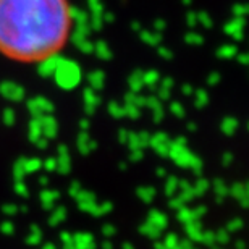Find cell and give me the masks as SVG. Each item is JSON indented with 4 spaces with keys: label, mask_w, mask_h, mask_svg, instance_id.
<instances>
[{
    "label": "cell",
    "mask_w": 249,
    "mask_h": 249,
    "mask_svg": "<svg viewBox=\"0 0 249 249\" xmlns=\"http://www.w3.org/2000/svg\"><path fill=\"white\" fill-rule=\"evenodd\" d=\"M112 202H101V204H96V207H94V211L91 212V215L94 217H104L107 215V213L112 212Z\"/></svg>",
    "instance_id": "cell-25"
},
{
    "label": "cell",
    "mask_w": 249,
    "mask_h": 249,
    "mask_svg": "<svg viewBox=\"0 0 249 249\" xmlns=\"http://www.w3.org/2000/svg\"><path fill=\"white\" fill-rule=\"evenodd\" d=\"M129 149H144L141 146V141H139V136L138 133H128V138H126V142Z\"/></svg>",
    "instance_id": "cell-28"
},
{
    "label": "cell",
    "mask_w": 249,
    "mask_h": 249,
    "mask_svg": "<svg viewBox=\"0 0 249 249\" xmlns=\"http://www.w3.org/2000/svg\"><path fill=\"white\" fill-rule=\"evenodd\" d=\"M15 193L18 194V196H21V197H29V188L26 186V183H24L23 180H19V181H15Z\"/></svg>",
    "instance_id": "cell-30"
},
{
    "label": "cell",
    "mask_w": 249,
    "mask_h": 249,
    "mask_svg": "<svg viewBox=\"0 0 249 249\" xmlns=\"http://www.w3.org/2000/svg\"><path fill=\"white\" fill-rule=\"evenodd\" d=\"M209 188H211V183H209V180H206V178H202V177H199L196 183L193 185V191H194V196H204L207 191H209Z\"/></svg>",
    "instance_id": "cell-20"
},
{
    "label": "cell",
    "mask_w": 249,
    "mask_h": 249,
    "mask_svg": "<svg viewBox=\"0 0 249 249\" xmlns=\"http://www.w3.org/2000/svg\"><path fill=\"white\" fill-rule=\"evenodd\" d=\"M147 222L156 225L157 228H160L163 231L168 225V217L162 211H159V209H152V211L147 213Z\"/></svg>",
    "instance_id": "cell-10"
},
{
    "label": "cell",
    "mask_w": 249,
    "mask_h": 249,
    "mask_svg": "<svg viewBox=\"0 0 249 249\" xmlns=\"http://www.w3.org/2000/svg\"><path fill=\"white\" fill-rule=\"evenodd\" d=\"M68 217L67 207L65 206H55L51 211V217H49V225L51 227H58L62 222H65V218Z\"/></svg>",
    "instance_id": "cell-11"
},
{
    "label": "cell",
    "mask_w": 249,
    "mask_h": 249,
    "mask_svg": "<svg viewBox=\"0 0 249 249\" xmlns=\"http://www.w3.org/2000/svg\"><path fill=\"white\" fill-rule=\"evenodd\" d=\"M41 126H42V136L47 139H53L57 136L58 128H57V122L55 118L52 117H42L41 118Z\"/></svg>",
    "instance_id": "cell-9"
},
{
    "label": "cell",
    "mask_w": 249,
    "mask_h": 249,
    "mask_svg": "<svg viewBox=\"0 0 249 249\" xmlns=\"http://www.w3.org/2000/svg\"><path fill=\"white\" fill-rule=\"evenodd\" d=\"M212 189H213V193H215V202L222 204L223 199H225V196L228 194V186L225 185V181L220 180V178H215L212 183Z\"/></svg>",
    "instance_id": "cell-14"
},
{
    "label": "cell",
    "mask_w": 249,
    "mask_h": 249,
    "mask_svg": "<svg viewBox=\"0 0 249 249\" xmlns=\"http://www.w3.org/2000/svg\"><path fill=\"white\" fill-rule=\"evenodd\" d=\"M55 172H58L60 175H68L71 172V157H70V154H62V156L57 157Z\"/></svg>",
    "instance_id": "cell-15"
},
{
    "label": "cell",
    "mask_w": 249,
    "mask_h": 249,
    "mask_svg": "<svg viewBox=\"0 0 249 249\" xmlns=\"http://www.w3.org/2000/svg\"><path fill=\"white\" fill-rule=\"evenodd\" d=\"M60 241H62V245L71 243L73 241V235H71V233H68V231H62L60 233Z\"/></svg>",
    "instance_id": "cell-44"
},
{
    "label": "cell",
    "mask_w": 249,
    "mask_h": 249,
    "mask_svg": "<svg viewBox=\"0 0 249 249\" xmlns=\"http://www.w3.org/2000/svg\"><path fill=\"white\" fill-rule=\"evenodd\" d=\"M115 233H117L115 225H112V223H106V225H102V235L106 238H112Z\"/></svg>",
    "instance_id": "cell-37"
},
{
    "label": "cell",
    "mask_w": 249,
    "mask_h": 249,
    "mask_svg": "<svg viewBox=\"0 0 249 249\" xmlns=\"http://www.w3.org/2000/svg\"><path fill=\"white\" fill-rule=\"evenodd\" d=\"M178 241H180V238H178L175 233H168L165 236V240H163V245H165L167 249H175L178 246Z\"/></svg>",
    "instance_id": "cell-33"
},
{
    "label": "cell",
    "mask_w": 249,
    "mask_h": 249,
    "mask_svg": "<svg viewBox=\"0 0 249 249\" xmlns=\"http://www.w3.org/2000/svg\"><path fill=\"white\" fill-rule=\"evenodd\" d=\"M154 249H167L163 241H159V240H154Z\"/></svg>",
    "instance_id": "cell-51"
},
{
    "label": "cell",
    "mask_w": 249,
    "mask_h": 249,
    "mask_svg": "<svg viewBox=\"0 0 249 249\" xmlns=\"http://www.w3.org/2000/svg\"><path fill=\"white\" fill-rule=\"evenodd\" d=\"M136 194L144 204H151L154 201V197H156L157 191H156V188H152V186H141L136 189Z\"/></svg>",
    "instance_id": "cell-16"
},
{
    "label": "cell",
    "mask_w": 249,
    "mask_h": 249,
    "mask_svg": "<svg viewBox=\"0 0 249 249\" xmlns=\"http://www.w3.org/2000/svg\"><path fill=\"white\" fill-rule=\"evenodd\" d=\"M202 223L201 220H191L185 223V231L188 235V240H191L193 243H199L201 241V235H202Z\"/></svg>",
    "instance_id": "cell-7"
},
{
    "label": "cell",
    "mask_w": 249,
    "mask_h": 249,
    "mask_svg": "<svg viewBox=\"0 0 249 249\" xmlns=\"http://www.w3.org/2000/svg\"><path fill=\"white\" fill-rule=\"evenodd\" d=\"M74 249H96V241L94 236L88 231H78L73 235Z\"/></svg>",
    "instance_id": "cell-4"
},
{
    "label": "cell",
    "mask_w": 249,
    "mask_h": 249,
    "mask_svg": "<svg viewBox=\"0 0 249 249\" xmlns=\"http://www.w3.org/2000/svg\"><path fill=\"white\" fill-rule=\"evenodd\" d=\"M76 147H78V151L83 154V156H88L89 152H92L94 149L97 147V142L92 141V139L89 138L86 133H81L78 136V139H76Z\"/></svg>",
    "instance_id": "cell-8"
},
{
    "label": "cell",
    "mask_w": 249,
    "mask_h": 249,
    "mask_svg": "<svg viewBox=\"0 0 249 249\" xmlns=\"http://www.w3.org/2000/svg\"><path fill=\"white\" fill-rule=\"evenodd\" d=\"M220 129H222L223 134L231 136V134H235L236 129H238V120H235V118H231V117L225 118V120H223L222 124H220Z\"/></svg>",
    "instance_id": "cell-19"
},
{
    "label": "cell",
    "mask_w": 249,
    "mask_h": 249,
    "mask_svg": "<svg viewBox=\"0 0 249 249\" xmlns=\"http://www.w3.org/2000/svg\"><path fill=\"white\" fill-rule=\"evenodd\" d=\"M213 233H215L217 245H228V241H230V233H228L225 228H220L218 231H213Z\"/></svg>",
    "instance_id": "cell-31"
},
{
    "label": "cell",
    "mask_w": 249,
    "mask_h": 249,
    "mask_svg": "<svg viewBox=\"0 0 249 249\" xmlns=\"http://www.w3.org/2000/svg\"><path fill=\"white\" fill-rule=\"evenodd\" d=\"M71 28L70 0H0V53L12 60H57Z\"/></svg>",
    "instance_id": "cell-1"
},
{
    "label": "cell",
    "mask_w": 249,
    "mask_h": 249,
    "mask_svg": "<svg viewBox=\"0 0 249 249\" xmlns=\"http://www.w3.org/2000/svg\"><path fill=\"white\" fill-rule=\"evenodd\" d=\"M18 212L26 213V212H28V206H24V204H23V206H19V207H18Z\"/></svg>",
    "instance_id": "cell-56"
},
{
    "label": "cell",
    "mask_w": 249,
    "mask_h": 249,
    "mask_svg": "<svg viewBox=\"0 0 249 249\" xmlns=\"http://www.w3.org/2000/svg\"><path fill=\"white\" fill-rule=\"evenodd\" d=\"M126 138H128V131H124V129H120V133H118V142L124 144V142H126Z\"/></svg>",
    "instance_id": "cell-46"
},
{
    "label": "cell",
    "mask_w": 249,
    "mask_h": 249,
    "mask_svg": "<svg viewBox=\"0 0 249 249\" xmlns=\"http://www.w3.org/2000/svg\"><path fill=\"white\" fill-rule=\"evenodd\" d=\"M79 126H81L83 129H88V126H89V123H88L86 120H83L81 123H79Z\"/></svg>",
    "instance_id": "cell-58"
},
{
    "label": "cell",
    "mask_w": 249,
    "mask_h": 249,
    "mask_svg": "<svg viewBox=\"0 0 249 249\" xmlns=\"http://www.w3.org/2000/svg\"><path fill=\"white\" fill-rule=\"evenodd\" d=\"M193 211V215L196 220H199V218H202L204 215H206V212H207V207L206 206H197V207H194L191 209Z\"/></svg>",
    "instance_id": "cell-40"
},
{
    "label": "cell",
    "mask_w": 249,
    "mask_h": 249,
    "mask_svg": "<svg viewBox=\"0 0 249 249\" xmlns=\"http://www.w3.org/2000/svg\"><path fill=\"white\" fill-rule=\"evenodd\" d=\"M42 167L46 168L47 172H55L57 168V159L55 157H49L42 162Z\"/></svg>",
    "instance_id": "cell-36"
},
{
    "label": "cell",
    "mask_w": 249,
    "mask_h": 249,
    "mask_svg": "<svg viewBox=\"0 0 249 249\" xmlns=\"http://www.w3.org/2000/svg\"><path fill=\"white\" fill-rule=\"evenodd\" d=\"M168 157L180 168H191L196 175L202 173V160L194 152L189 151L188 146H180L172 141L170 149H168Z\"/></svg>",
    "instance_id": "cell-2"
},
{
    "label": "cell",
    "mask_w": 249,
    "mask_h": 249,
    "mask_svg": "<svg viewBox=\"0 0 249 249\" xmlns=\"http://www.w3.org/2000/svg\"><path fill=\"white\" fill-rule=\"evenodd\" d=\"M199 243H202V245H206L209 248H213L217 245L215 243V233L213 231H206V230H202V235H201V241Z\"/></svg>",
    "instance_id": "cell-26"
},
{
    "label": "cell",
    "mask_w": 249,
    "mask_h": 249,
    "mask_svg": "<svg viewBox=\"0 0 249 249\" xmlns=\"http://www.w3.org/2000/svg\"><path fill=\"white\" fill-rule=\"evenodd\" d=\"M42 168V160L37 157H31V159H24V172L28 173H36L37 170Z\"/></svg>",
    "instance_id": "cell-21"
},
{
    "label": "cell",
    "mask_w": 249,
    "mask_h": 249,
    "mask_svg": "<svg viewBox=\"0 0 249 249\" xmlns=\"http://www.w3.org/2000/svg\"><path fill=\"white\" fill-rule=\"evenodd\" d=\"M156 175L159 177V178H165L167 177V170L163 167H159L157 170H156Z\"/></svg>",
    "instance_id": "cell-48"
},
{
    "label": "cell",
    "mask_w": 249,
    "mask_h": 249,
    "mask_svg": "<svg viewBox=\"0 0 249 249\" xmlns=\"http://www.w3.org/2000/svg\"><path fill=\"white\" fill-rule=\"evenodd\" d=\"M178 197L181 199L183 202L188 204L191 202L194 197V191H193V185H189V183L186 180H178Z\"/></svg>",
    "instance_id": "cell-12"
},
{
    "label": "cell",
    "mask_w": 249,
    "mask_h": 249,
    "mask_svg": "<svg viewBox=\"0 0 249 249\" xmlns=\"http://www.w3.org/2000/svg\"><path fill=\"white\" fill-rule=\"evenodd\" d=\"M231 162H233V154L231 152H225V154H223V156H222V165L228 167Z\"/></svg>",
    "instance_id": "cell-42"
},
{
    "label": "cell",
    "mask_w": 249,
    "mask_h": 249,
    "mask_svg": "<svg viewBox=\"0 0 249 249\" xmlns=\"http://www.w3.org/2000/svg\"><path fill=\"white\" fill-rule=\"evenodd\" d=\"M74 201L76 202H84V201H96V193L92 191H86V189L81 188V191L76 194V197H74Z\"/></svg>",
    "instance_id": "cell-27"
},
{
    "label": "cell",
    "mask_w": 249,
    "mask_h": 249,
    "mask_svg": "<svg viewBox=\"0 0 249 249\" xmlns=\"http://www.w3.org/2000/svg\"><path fill=\"white\" fill-rule=\"evenodd\" d=\"M144 159V149H129V162H141Z\"/></svg>",
    "instance_id": "cell-34"
},
{
    "label": "cell",
    "mask_w": 249,
    "mask_h": 249,
    "mask_svg": "<svg viewBox=\"0 0 249 249\" xmlns=\"http://www.w3.org/2000/svg\"><path fill=\"white\" fill-rule=\"evenodd\" d=\"M81 188L83 186H81V183H79V181H71V185H70V188H68V194L74 199V197H76V194L81 191Z\"/></svg>",
    "instance_id": "cell-39"
},
{
    "label": "cell",
    "mask_w": 249,
    "mask_h": 249,
    "mask_svg": "<svg viewBox=\"0 0 249 249\" xmlns=\"http://www.w3.org/2000/svg\"><path fill=\"white\" fill-rule=\"evenodd\" d=\"M173 142H175V144H180V146H188V139H186L185 136H178Z\"/></svg>",
    "instance_id": "cell-47"
},
{
    "label": "cell",
    "mask_w": 249,
    "mask_h": 249,
    "mask_svg": "<svg viewBox=\"0 0 249 249\" xmlns=\"http://www.w3.org/2000/svg\"><path fill=\"white\" fill-rule=\"evenodd\" d=\"M181 206H185V202H183L178 196H172L170 201H168V207L173 209V211H178V209H180Z\"/></svg>",
    "instance_id": "cell-38"
},
{
    "label": "cell",
    "mask_w": 249,
    "mask_h": 249,
    "mask_svg": "<svg viewBox=\"0 0 249 249\" xmlns=\"http://www.w3.org/2000/svg\"><path fill=\"white\" fill-rule=\"evenodd\" d=\"M37 181H39V185H41V186H44V188H46V186L49 185V178H47L46 175L39 177V178H37Z\"/></svg>",
    "instance_id": "cell-49"
},
{
    "label": "cell",
    "mask_w": 249,
    "mask_h": 249,
    "mask_svg": "<svg viewBox=\"0 0 249 249\" xmlns=\"http://www.w3.org/2000/svg\"><path fill=\"white\" fill-rule=\"evenodd\" d=\"M42 243V230L37 225H31V231L26 236V245L29 246H37Z\"/></svg>",
    "instance_id": "cell-18"
},
{
    "label": "cell",
    "mask_w": 249,
    "mask_h": 249,
    "mask_svg": "<svg viewBox=\"0 0 249 249\" xmlns=\"http://www.w3.org/2000/svg\"><path fill=\"white\" fill-rule=\"evenodd\" d=\"M42 249H57L55 245H52V243H47V245H44Z\"/></svg>",
    "instance_id": "cell-57"
},
{
    "label": "cell",
    "mask_w": 249,
    "mask_h": 249,
    "mask_svg": "<svg viewBox=\"0 0 249 249\" xmlns=\"http://www.w3.org/2000/svg\"><path fill=\"white\" fill-rule=\"evenodd\" d=\"M138 136H139V141H141V146L142 147H147L149 146V139H151V136H149L147 133H138Z\"/></svg>",
    "instance_id": "cell-43"
},
{
    "label": "cell",
    "mask_w": 249,
    "mask_h": 249,
    "mask_svg": "<svg viewBox=\"0 0 249 249\" xmlns=\"http://www.w3.org/2000/svg\"><path fill=\"white\" fill-rule=\"evenodd\" d=\"M0 233L7 236H12L15 233V223L12 220H3L0 223Z\"/></svg>",
    "instance_id": "cell-32"
},
{
    "label": "cell",
    "mask_w": 249,
    "mask_h": 249,
    "mask_svg": "<svg viewBox=\"0 0 249 249\" xmlns=\"http://www.w3.org/2000/svg\"><path fill=\"white\" fill-rule=\"evenodd\" d=\"M241 228H243V218L236 217V218H231V220L227 223V228H225V230H227L228 233H235V231H240Z\"/></svg>",
    "instance_id": "cell-29"
},
{
    "label": "cell",
    "mask_w": 249,
    "mask_h": 249,
    "mask_svg": "<svg viewBox=\"0 0 249 249\" xmlns=\"http://www.w3.org/2000/svg\"><path fill=\"white\" fill-rule=\"evenodd\" d=\"M235 249H246L245 241H243V240H238V241L235 243Z\"/></svg>",
    "instance_id": "cell-52"
},
{
    "label": "cell",
    "mask_w": 249,
    "mask_h": 249,
    "mask_svg": "<svg viewBox=\"0 0 249 249\" xmlns=\"http://www.w3.org/2000/svg\"><path fill=\"white\" fill-rule=\"evenodd\" d=\"M24 177H26V172H24V157H21L13 165V180L15 181L24 180Z\"/></svg>",
    "instance_id": "cell-24"
},
{
    "label": "cell",
    "mask_w": 249,
    "mask_h": 249,
    "mask_svg": "<svg viewBox=\"0 0 249 249\" xmlns=\"http://www.w3.org/2000/svg\"><path fill=\"white\" fill-rule=\"evenodd\" d=\"M3 123L7 124V126H12L15 123V113L12 110H5L3 113Z\"/></svg>",
    "instance_id": "cell-41"
},
{
    "label": "cell",
    "mask_w": 249,
    "mask_h": 249,
    "mask_svg": "<svg viewBox=\"0 0 249 249\" xmlns=\"http://www.w3.org/2000/svg\"><path fill=\"white\" fill-rule=\"evenodd\" d=\"M191 249H196V248H194V246H193V248H191Z\"/></svg>",
    "instance_id": "cell-62"
},
{
    "label": "cell",
    "mask_w": 249,
    "mask_h": 249,
    "mask_svg": "<svg viewBox=\"0 0 249 249\" xmlns=\"http://www.w3.org/2000/svg\"><path fill=\"white\" fill-rule=\"evenodd\" d=\"M172 139L165 133H157L149 139V147L154 149V152L160 157H168V149H170Z\"/></svg>",
    "instance_id": "cell-3"
},
{
    "label": "cell",
    "mask_w": 249,
    "mask_h": 249,
    "mask_svg": "<svg viewBox=\"0 0 249 249\" xmlns=\"http://www.w3.org/2000/svg\"><path fill=\"white\" fill-rule=\"evenodd\" d=\"M122 249H136V248H134L133 245H131V243H123V245H122Z\"/></svg>",
    "instance_id": "cell-54"
},
{
    "label": "cell",
    "mask_w": 249,
    "mask_h": 249,
    "mask_svg": "<svg viewBox=\"0 0 249 249\" xmlns=\"http://www.w3.org/2000/svg\"><path fill=\"white\" fill-rule=\"evenodd\" d=\"M228 194H231L236 201H240L243 209H246L249 206V201H248L249 193H248L246 183H235V185H231L230 188H228Z\"/></svg>",
    "instance_id": "cell-5"
},
{
    "label": "cell",
    "mask_w": 249,
    "mask_h": 249,
    "mask_svg": "<svg viewBox=\"0 0 249 249\" xmlns=\"http://www.w3.org/2000/svg\"><path fill=\"white\" fill-rule=\"evenodd\" d=\"M163 191H165V196H168V197H172V196H175V194H177V191H178V178L175 175L167 178L165 186H163Z\"/></svg>",
    "instance_id": "cell-23"
},
{
    "label": "cell",
    "mask_w": 249,
    "mask_h": 249,
    "mask_svg": "<svg viewBox=\"0 0 249 249\" xmlns=\"http://www.w3.org/2000/svg\"><path fill=\"white\" fill-rule=\"evenodd\" d=\"M102 249H113V245L108 240H106L102 243Z\"/></svg>",
    "instance_id": "cell-53"
},
{
    "label": "cell",
    "mask_w": 249,
    "mask_h": 249,
    "mask_svg": "<svg viewBox=\"0 0 249 249\" xmlns=\"http://www.w3.org/2000/svg\"><path fill=\"white\" fill-rule=\"evenodd\" d=\"M2 212L5 213V215L13 217L18 213V206L17 204H5V206H2Z\"/></svg>",
    "instance_id": "cell-35"
},
{
    "label": "cell",
    "mask_w": 249,
    "mask_h": 249,
    "mask_svg": "<svg viewBox=\"0 0 249 249\" xmlns=\"http://www.w3.org/2000/svg\"><path fill=\"white\" fill-rule=\"evenodd\" d=\"M177 218H178V222H181L183 225L188 222H191V220H196L193 215V211L189 209L188 206H181L180 209L177 211Z\"/></svg>",
    "instance_id": "cell-22"
},
{
    "label": "cell",
    "mask_w": 249,
    "mask_h": 249,
    "mask_svg": "<svg viewBox=\"0 0 249 249\" xmlns=\"http://www.w3.org/2000/svg\"><path fill=\"white\" fill-rule=\"evenodd\" d=\"M172 108H173V112H175L178 117H183V108H181L180 106H178V104H173Z\"/></svg>",
    "instance_id": "cell-50"
},
{
    "label": "cell",
    "mask_w": 249,
    "mask_h": 249,
    "mask_svg": "<svg viewBox=\"0 0 249 249\" xmlns=\"http://www.w3.org/2000/svg\"><path fill=\"white\" fill-rule=\"evenodd\" d=\"M63 249H74L73 241H71V243H67V245H63Z\"/></svg>",
    "instance_id": "cell-59"
},
{
    "label": "cell",
    "mask_w": 249,
    "mask_h": 249,
    "mask_svg": "<svg viewBox=\"0 0 249 249\" xmlns=\"http://www.w3.org/2000/svg\"><path fill=\"white\" fill-rule=\"evenodd\" d=\"M188 128H189V131H196V124H194V123H189Z\"/></svg>",
    "instance_id": "cell-60"
},
{
    "label": "cell",
    "mask_w": 249,
    "mask_h": 249,
    "mask_svg": "<svg viewBox=\"0 0 249 249\" xmlns=\"http://www.w3.org/2000/svg\"><path fill=\"white\" fill-rule=\"evenodd\" d=\"M34 144H36V146H37L39 149H47V146H49V139H47V138H44V136H41Z\"/></svg>",
    "instance_id": "cell-45"
},
{
    "label": "cell",
    "mask_w": 249,
    "mask_h": 249,
    "mask_svg": "<svg viewBox=\"0 0 249 249\" xmlns=\"http://www.w3.org/2000/svg\"><path fill=\"white\" fill-rule=\"evenodd\" d=\"M118 168H120L122 172L126 170V168H128V167H126V162H120V163H118Z\"/></svg>",
    "instance_id": "cell-55"
},
{
    "label": "cell",
    "mask_w": 249,
    "mask_h": 249,
    "mask_svg": "<svg viewBox=\"0 0 249 249\" xmlns=\"http://www.w3.org/2000/svg\"><path fill=\"white\" fill-rule=\"evenodd\" d=\"M139 233H141L142 236H147V238H151V240H159V238L162 236V230L160 228H157L156 225H152V223H149L147 220L141 223L139 225Z\"/></svg>",
    "instance_id": "cell-13"
},
{
    "label": "cell",
    "mask_w": 249,
    "mask_h": 249,
    "mask_svg": "<svg viewBox=\"0 0 249 249\" xmlns=\"http://www.w3.org/2000/svg\"><path fill=\"white\" fill-rule=\"evenodd\" d=\"M60 197V193L57 191H53V189H42L41 194H39V199H41V202H42V207L46 209V211H52L53 207H55V201Z\"/></svg>",
    "instance_id": "cell-6"
},
{
    "label": "cell",
    "mask_w": 249,
    "mask_h": 249,
    "mask_svg": "<svg viewBox=\"0 0 249 249\" xmlns=\"http://www.w3.org/2000/svg\"><path fill=\"white\" fill-rule=\"evenodd\" d=\"M29 141L31 142H36L39 138L42 136V126H41V118H34V120L29 123Z\"/></svg>",
    "instance_id": "cell-17"
},
{
    "label": "cell",
    "mask_w": 249,
    "mask_h": 249,
    "mask_svg": "<svg viewBox=\"0 0 249 249\" xmlns=\"http://www.w3.org/2000/svg\"><path fill=\"white\" fill-rule=\"evenodd\" d=\"M175 249H183V248H180V246H177V248H175Z\"/></svg>",
    "instance_id": "cell-61"
}]
</instances>
